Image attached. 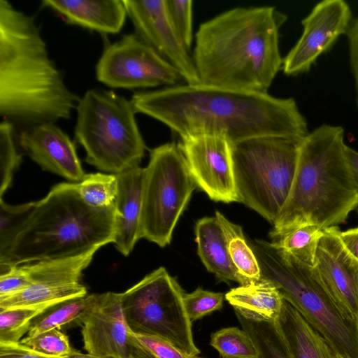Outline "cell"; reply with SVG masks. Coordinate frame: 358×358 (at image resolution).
I'll return each instance as SVG.
<instances>
[{
  "mask_svg": "<svg viewBox=\"0 0 358 358\" xmlns=\"http://www.w3.org/2000/svg\"><path fill=\"white\" fill-rule=\"evenodd\" d=\"M136 113L167 126L180 138L212 134L231 143L262 136L302 139L308 122L294 99L220 86L181 84L135 93Z\"/></svg>",
  "mask_w": 358,
  "mask_h": 358,
  "instance_id": "1",
  "label": "cell"
},
{
  "mask_svg": "<svg viewBox=\"0 0 358 358\" xmlns=\"http://www.w3.org/2000/svg\"><path fill=\"white\" fill-rule=\"evenodd\" d=\"M286 19L271 6L236 7L201 24L192 55L200 82L268 92L282 70L279 31Z\"/></svg>",
  "mask_w": 358,
  "mask_h": 358,
  "instance_id": "2",
  "label": "cell"
},
{
  "mask_svg": "<svg viewBox=\"0 0 358 358\" xmlns=\"http://www.w3.org/2000/svg\"><path fill=\"white\" fill-rule=\"evenodd\" d=\"M78 98L50 59L34 17L0 0V114L27 128L71 117Z\"/></svg>",
  "mask_w": 358,
  "mask_h": 358,
  "instance_id": "3",
  "label": "cell"
},
{
  "mask_svg": "<svg viewBox=\"0 0 358 358\" xmlns=\"http://www.w3.org/2000/svg\"><path fill=\"white\" fill-rule=\"evenodd\" d=\"M344 135L343 127L324 123L301 139L289 196L270 232L273 239L305 224L337 227L358 207Z\"/></svg>",
  "mask_w": 358,
  "mask_h": 358,
  "instance_id": "4",
  "label": "cell"
},
{
  "mask_svg": "<svg viewBox=\"0 0 358 358\" xmlns=\"http://www.w3.org/2000/svg\"><path fill=\"white\" fill-rule=\"evenodd\" d=\"M115 236L114 204L93 207L80 196L76 183H59L36 201L29 219L0 257V267L96 252L113 243Z\"/></svg>",
  "mask_w": 358,
  "mask_h": 358,
  "instance_id": "5",
  "label": "cell"
},
{
  "mask_svg": "<svg viewBox=\"0 0 358 358\" xmlns=\"http://www.w3.org/2000/svg\"><path fill=\"white\" fill-rule=\"evenodd\" d=\"M250 246L262 278L273 284L283 299L329 343L336 354L358 358V323L338 308L315 273L307 265L272 242L255 240Z\"/></svg>",
  "mask_w": 358,
  "mask_h": 358,
  "instance_id": "6",
  "label": "cell"
},
{
  "mask_svg": "<svg viewBox=\"0 0 358 358\" xmlns=\"http://www.w3.org/2000/svg\"><path fill=\"white\" fill-rule=\"evenodd\" d=\"M75 137L85 161L97 169L118 174L139 166L146 145L133 104L113 91L87 90L77 107Z\"/></svg>",
  "mask_w": 358,
  "mask_h": 358,
  "instance_id": "7",
  "label": "cell"
},
{
  "mask_svg": "<svg viewBox=\"0 0 358 358\" xmlns=\"http://www.w3.org/2000/svg\"><path fill=\"white\" fill-rule=\"evenodd\" d=\"M301 141L262 136L231 143L239 202L272 224L289 196Z\"/></svg>",
  "mask_w": 358,
  "mask_h": 358,
  "instance_id": "8",
  "label": "cell"
},
{
  "mask_svg": "<svg viewBox=\"0 0 358 358\" xmlns=\"http://www.w3.org/2000/svg\"><path fill=\"white\" fill-rule=\"evenodd\" d=\"M185 292L164 267L122 293V306L131 332L155 336L192 356L196 346L183 301Z\"/></svg>",
  "mask_w": 358,
  "mask_h": 358,
  "instance_id": "9",
  "label": "cell"
},
{
  "mask_svg": "<svg viewBox=\"0 0 358 358\" xmlns=\"http://www.w3.org/2000/svg\"><path fill=\"white\" fill-rule=\"evenodd\" d=\"M196 184L173 143L152 149L144 168L140 237L164 248L185 209Z\"/></svg>",
  "mask_w": 358,
  "mask_h": 358,
  "instance_id": "10",
  "label": "cell"
},
{
  "mask_svg": "<svg viewBox=\"0 0 358 358\" xmlns=\"http://www.w3.org/2000/svg\"><path fill=\"white\" fill-rule=\"evenodd\" d=\"M96 76L108 87L128 90L170 87L183 80L176 68L133 34L105 47Z\"/></svg>",
  "mask_w": 358,
  "mask_h": 358,
  "instance_id": "11",
  "label": "cell"
},
{
  "mask_svg": "<svg viewBox=\"0 0 358 358\" xmlns=\"http://www.w3.org/2000/svg\"><path fill=\"white\" fill-rule=\"evenodd\" d=\"M96 252L80 256L24 264L30 285L22 292L0 299V310L15 308H49L87 295L82 273Z\"/></svg>",
  "mask_w": 358,
  "mask_h": 358,
  "instance_id": "12",
  "label": "cell"
},
{
  "mask_svg": "<svg viewBox=\"0 0 358 358\" xmlns=\"http://www.w3.org/2000/svg\"><path fill=\"white\" fill-rule=\"evenodd\" d=\"M177 145L196 187L215 201L239 202L231 145L226 137L212 134L191 135L181 138Z\"/></svg>",
  "mask_w": 358,
  "mask_h": 358,
  "instance_id": "13",
  "label": "cell"
},
{
  "mask_svg": "<svg viewBox=\"0 0 358 358\" xmlns=\"http://www.w3.org/2000/svg\"><path fill=\"white\" fill-rule=\"evenodd\" d=\"M351 20V8L343 0H323L315 4L301 21L299 40L283 57V73L297 76L308 72L320 56L347 34Z\"/></svg>",
  "mask_w": 358,
  "mask_h": 358,
  "instance_id": "14",
  "label": "cell"
},
{
  "mask_svg": "<svg viewBox=\"0 0 358 358\" xmlns=\"http://www.w3.org/2000/svg\"><path fill=\"white\" fill-rule=\"evenodd\" d=\"M122 1L136 34L176 68L185 83H200L193 57L172 26L165 0Z\"/></svg>",
  "mask_w": 358,
  "mask_h": 358,
  "instance_id": "15",
  "label": "cell"
},
{
  "mask_svg": "<svg viewBox=\"0 0 358 358\" xmlns=\"http://www.w3.org/2000/svg\"><path fill=\"white\" fill-rule=\"evenodd\" d=\"M338 230L324 229L313 268L340 310L358 323V259L343 245Z\"/></svg>",
  "mask_w": 358,
  "mask_h": 358,
  "instance_id": "16",
  "label": "cell"
},
{
  "mask_svg": "<svg viewBox=\"0 0 358 358\" xmlns=\"http://www.w3.org/2000/svg\"><path fill=\"white\" fill-rule=\"evenodd\" d=\"M81 326L87 353L129 358L133 340L122 310V293H103L101 301L85 317Z\"/></svg>",
  "mask_w": 358,
  "mask_h": 358,
  "instance_id": "17",
  "label": "cell"
},
{
  "mask_svg": "<svg viewBox=\"0 0 358 358\" xmlns=\"http://www.w3.org/2000/svg\"><path fill=\"white\" fill-rule=\"evenodd\" d=\"M20 143L43 170L77 183L83 179L85 173L74 143L55 124H42L27 128L20 135Z\"/></svg>",
  "mask_w": 358,
  "mask_h": 358,
  "instance_id": "18",
  "label": "cell"
},
{
  "mask_svg": "<svg viewBox=\"0 0 358 358\" xmlns=\"http://www.w3.org/2000/svg\"><path fill=\"white\" fill-rule=\"evenodd\" d=\"M117 192L115 199L114 245L124 256L132 251L140 237L144 168L140 166L115 174Z\"/></svg>",
  "mask_w": 358,
  "mask_h": 358,
  "instance_id": "19",
  "label": "cell"
},
{
  "mask_svg": "<svg viewBox=\"0 0 358 358\" xmlns=\"http://www.w3.org/2000/svg\"><path fill=\"white\" fill-rule=\"evenodd\" d=\"M42 6L69 24L106 34L120 32L127 15L122 0H43Z\"/></svg>",
  "mask_w": 358,
  "mask_h": 358,
  "instance_id": "20",
  "label": "cell"
},
{
  "mask_svg": "<svg viewBox=\"0 0 358 358\" xmlns=\"http://www.w3.org/2000/svg\"><path fill=\"white\" fill-rule=\"evenodd\" d=\"M275 323L293 358H336L326 340L285 299Z\"/></svg>",
  "mask_w": 358,
  "mask_h": 358,
  "instance_id": "21",
  "label": "cell"
},
{
  "mask_svg": "<svg viewBox=\"0 0 358 358\" xmlns=\"http://www.w3.org/2000/svg\"><path fill=\"white\" fill-rule=\"evenodd\" d=\"M195 237L198 255L208 271L220 280L239 283L224 234L215 217L199 220L195 225Z\"/></svg>",
  "mask_w": 358,
  "mask_h": 358,
  "instance_id": "22",
  "label": "cell"
},
{
  "mask_svg": "<svg viewBox=\"0 0 358 358\" xmlns=\"http://www.w3.org/2000/svg\"><path fill=\"white\" fill-rule=\"evenodd\" d=\"M224 296L235 311L258 321H275L284 300L278 288L262 278L258 282L233 288Z\"/></svg>",
  "mask_w": 358,
  "mask_h": 358,
  "instance_id": "23",
  "label": "cell"
},
{
  "mask_svg": "<svg viewBox=\"0 0 358 358\" xmlns=\"http://www.w3.org/2000/svg\"><path fill=\"white\" fill-rule=\"evenodd\" d=\"M103 294H92L57 303L37 316L31 322L28 336L73 324L82 325L85 317L95 308Z\"/></svg>",
  "mask_w": 358,
  "mask_h": 358,
  "instance_id": "24",
  "label": "cell"
},
{
  "mask_svg": "<svg viewBox=\"0 0 358 358\" xmlns=\"http://www.w3.org/2000/svg\"><path fill=\"white\" fill-rule=\"evenodd\" d=\"M215 217L224 234L229 257L238 276L240 285L259 282L262 280L259 264L251 246L246 241L242 227L230 222L219 211L215 212Z\"/></svg>",
  "mask_w": 358,
  "mask_h": 358,
  "instance_id": "25",
  "label": "cell"
},
{
  "mask_svg": "<svg viewBox=\"0 0 358 358\" xmlns=\"http://www.w3.org/2000/svg\"><path fill=\"white\" fill-rule=\"evenodd\" d=\"M236 315L242 329L252 338L259 358H293L275 321H258Z\"/></svg>",
  "mask_w": 358,
  "mask_h": 358,
  "instance_id": "26",
  "label": "cell"
},
{
  "mask_svg": "<svg viewBox=\"0 0 358 358\" xmlns=\"http://www.w3.org/2000/svg\"><path fill=\"white\" fill-rule=\"evenodd\" d=\"M324 229L313 224H305L290 229L276 238L273 244L288 252L300 262L313 266L320 241Z\"/></svg>",
  "mask_w": 358,
  "mask_h": 358,
  "instance_id": "27",
  "label": "cell"
},
{
  "mask_svg": "<svg viewBox=\"0 0 358 358\" xmlns=\"http://www.w3.org/2000/svg\"><path fill=\"white\" fill-rule=\"evenodd\" d=\"M210 344L222 358H259L252 338L243 329L222 328L211 334Z\"/></svg>",
  "mask_w": 358,
  "mask_h": 358,
  "instance_id": "28",
  "label": "cell"
},
{
  "mask_svg": "<svg viewBox=\"0 0 358 358\" xmlns=\"http://www.w3.org/2000/svg\"><path fill=\"white\" fill-rule=\"evenodd\" d=\"M76 185L79 194L87 204L96 208L114 204L117 192L115 174H85L83 179Z\"/></svg>",
  "mask_w": 358,
  "mask_h": 358,
  "instance_id": "29",
  "label": "cell"
},
{
  "mask_svg": "<svg viewBox=\"0 0 358 358\" xmlns=\"http://www.w3.org/2000/svg\"><path fill=\"white\" fill-rule=\"evenodd\" d=\"M44 308H15L0 310V345L16 344L29 332L34 318Z\"/></svg>",
  "mask_w": 358,
  "mask_h": 358,
  "instance_id": "30",
  "label": "cell"
},
{
  "mask_svg": "<svg viewBox=\"0 0 358 358\" xmlns=\"http://www.w3.org/2000/svg\"><path fill=\"white\" fill-rule=\"evenodd\" d=\"M36 205L29 202L21 205H9L0 198V257H2L10 247Z\"/></svg>",
  "mask_w": 358,
  "mask_h": 358,
  "instance_id": "31",
  "label": "cell"
},
{
  "mask_svg": "<svg viewBox=\"0 0 358 358\" xmlns=\"http://www.w3.org/2000/svg\"><path fill=\"white\" fill-rule=\"evenodd\" d=\"M22 162L14 141V127L4 120L0 124V198L10 187L13 173Z\"/></svg>",
  "mask_w": 358,
  "mask_h": 358,
  "instance_id": "32",
  "label": "cell"
},
{
  "mask_svg": "<svg viewBox=\"0 0 358 358\" xmlns=\"http://www.w3.org/2000/svg\"><path fill=\"white\" fill-rule=\"evenodd\" d=\"M20 343L38 354L53 358L67 356L73 350L68 336L57 329L27 336Z\"/></svg>",
  "mask_w": 358,
  "mask_h": 358,
  "instance_id": "33",
  "label": "cell"
},
{
  "mask_svg": "<svg viewBox=\"0 0 358 358\" xmlns=\"http://www.w3.org/2000/svg\"><path fill=\"white\" fill-rule=\"evenodd\" d=\"M170 21L182 43L190 50L193 39V1L191 0H165Z\"/></svg>",
  "mask_w": 358,
  "mask_h": 358,
  "instance_id": "34",
  "label": "cell"
},
{
  "mask_svg": "<svg viewBox=\"0 0 358 358\" xmlns=\"http://www.w3.org/2000/svg\"><path fill=\"white\" fill-rule=\"evenodd\" d=\"M224 294L196 288L189 294H184L183 301L189 320L195 321L220 310L223 306Z\"/></svg>",
  "mask_w": 358,
  "mask_h": 358,
  "instance_id": "35",
  "label": "cell"
},
{
  "mask_svg": "<svg viewBox=\"0 0 358 358\" xmlns=\"http://www.w3.org/2000/svg\"><path fill=\"white\" fill-rule=\"evenodd\" d=\"M133 340L151 358H203L189 355L168 341L155 336L136 334L131 332Z\"/></svg>",
  "mask_w": 358,
  "mask_h": 358,
  "instance_id": "36",
  "label": "cell"
},
{
  "mask_svg": "<svg viewBox=\"0 0 358 358\" xmlns=\"http://www.w3.org/2000/svg\"><path fill=\"white\" fill-rule=\"evenodd\" d=\"M30 282L29 275L24 264L0 267V299L22 292Z\"/></svg>",
  "mask_w": 358,
  "mask_h": 358,
  "instance_id": "37",
  "label": "cell"
},
{
  "mask_svg": "<svg viewBox=\"0 0 358 358\" xmlns=\"http://www.w3.org/2000/svg\"><path fill=\"white\" fill-rule=\"evenodd\" d=\"M346 35L348 41L350 65L356 92L355 99L358 108V16L351 23Z\"/></svg>",
  "mask_w": 358,
  "mask_h": 358,
  "instance_id": "38",
  "label": "cell"
},
{
  "mask_svg": "<svg viewBox=\"0 0 358 358\" xmlns=\"http://www.w3.org/2000/svg\"><path fill=\"white\" fill-rule=\"evenodd\" d=\"M0 358H53L38 354L20 343L0 345Z\"/></svg>",
  "mask_w": 358,
  "mask_h": 358,
  "instance_id": "39",
  "label": "cell"
},
{
  "mask_svg": "<svg viewBox=\"0 0 358 358\" xmlns=\"http://www.w3.org/2000/svg\"><path fill=\"white\" fill-rule=\"evenodd\" d=\"M339 238L348 252L358 259V227L348 230H338Z\"/></svg>",
  "mask_w": 358,
  "mask_h": 358,
  "instance_id": "40",
  "label": "cell"
},
{
  "mask_svg": "<svg viewBox=\"0 0 358 358\" xmlns=\"http://www.w3.org/2000/svg\"><path fill=\"white\" fill-rule=\"evenodd\" d=\"M345 154L353 180L358 189V152L346 145Z\"/></svg>",
  "mask_w": 358,
  "mask_h": 358,
  "instance_id": "41",
  "label": "cell"
},
{
  "mask_svg": "<svg viewBox=\"0 0 358 358\" xmlns=\"http://www.w3.org/2000/svg\"><path fill=\"white\" fill-rule=\"evenodd\" d=\"M60 358H115L111 356H96L90 353H82L73 349L72 352L67 356Z\"/></svg>",
  "mask_w": 358,
  "mask_h": 358,
  "instance_id": "42",
  "label": "cell"
},
{
  "mask_svg": "<svg viewBox=\"0 0 358 358\" xmlns=\"http://www.w3.org/2000/svg\"><path fill=\"white\" fill-rule=\"evenodd\" d=\"M132 340H133V338H132ZM129 358H151V357L133 340V346H132V349H131V352Z\"/></svg>",
  "mask_w": 358,
  "mask_h": 358,
  "instance_id": "43",
  "label": "cell"
},
{
  "mask_svg": "<svg viewBox=\"0 0 358 358\" xmlns=\"http://www.w3.org/2000/svg\"><path fill=\"white\" fill-rule=\"evenodd\" d=\"M336 358H346V357H344L338 354H336Z\"/></svg>",
  "mask_w": 358,
  "mask_h": 358,
  "instance_id": "44",
  "label": "cell"
}]
</instances>
